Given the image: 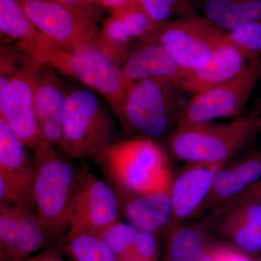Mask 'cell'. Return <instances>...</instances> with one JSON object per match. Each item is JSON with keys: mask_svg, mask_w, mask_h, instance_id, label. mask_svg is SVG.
Returning <instances> with one entry per match:
<instances>
[{"mask_svg": "<svg viewBox=\"0 0 261 261\" xmlns=\"http://www.w3.org/2000/svg\"><path fill=\"white\" fill-rule=\"evenodd\" d=\"M260 80V58L247 62L245 69L238 76L193 94L187 102L176 127L214 121L240 114Z\"/></svg>", "mask_w": 261, "mask_h": 261, "instance_id": "cell-8", "label": "cell"}, {"mask_svg": "<svg viewBox=\"0 0 261 261\" xmlns=\"http://www.w3.org/2000/svg\"><path fill=\"white\" fill-rule=\"evenodd\" d=\"M139 229L126 221L118 220L97 236L112 250L120 261H129Z\"/></svg>", "mask_w": 261, "mask_h": 261, "instance_id": "cell-26", "label": "cell"}, {"mask_svg": "<svg viewBox=\"0 0 261 261\" xmlns=\"http://www.w3.org/2000/svg\"><path fill=\"white\" fill-rule=\"evenodd\" d=\"M160 28L138 0H133L104 18L94 43L110 59L121 65L136 48L156 40Z\"/></svg>", "mask_w": 261, "mask_h": 261, "instance_id": "cell-11", "label": "cell"}, {"mask_svg": "<svg viewBox=\"0 0 261 261\" xmlns=\"http://www.w3.org/2000/svg\"><path fill=\"white\" fill-rule=\"evenodd\" d=\"M156 40L187 73L205 63L226 43L225 32L198 15L163 24Z\"/></svg>", "mask_w": 261, "mask_h": 261, "instance_id": "cell-9", "label": "cell"}, {"mask_svg": "<svg viewBox=\"0 0 261 261\" xmlns=\"http://www.w3.org/2000/svg\"><path fill=\"white\" fill-rule=\"evenodd\" d=\"M225 39L247 62L261 58V18L225 32Z\"/></svg>", "mask_w": 261, "mask_h": 261, "instance_id": "cell-27", "label": "cell"}, {"mask_svg": "<svg viewBox=\"0 0 261 261\" xmlns=\"http://www.w3.org/2000/svg\"><path fill=\"white\" fill-rule=\"evenodd\" d=\"M226 163H187L173 176L172 219L169 231L199 214L218 171Z\"/></svg>", "mask_w": 261, "mask_h": 261, "instance_id": "cell-17", "label": "cell"}, {"mask_svg": "<svg viewBox=\"0 0 261 261\" xmlns=\"http://www.w3.org/2000/svg\"><path fill=\"white\" fill-rule=\"evenodd\" d=\"M38 30L51 42L67 48L93 43L104 9L97 3L74 5L56 0H18Z\"/></svg>", "mask_w": 261, "mask_h": 261, "instance_id": "cell-7", "label": "cell"}, {"mask_svg": "<svg viewBox=\"0 0 261 261\" xmlns=\"http://www.w3.org/2000/svg\"><path fill=\"white\" fill-rule=\"evenodd\" d=\"M177 82L149 79L134 82L116 116L123 127L154 140L177 126L189 99Z\"/></svg>", "mask_w": 261, "mask_h": 261, "instance_id": "cell-4", "label": "cell"}, {"mask_svg": "<svg viewBox=\"0 0 261 261\" xmlns=\"http://www.w3.org/2000/svg\"><path fill=\"white\" fill-rule=\"evenodd\" d=\"M118 191L147 193L171 189L166 152L154 140L136 137L115 142L100 162Z\"/></svg>", "mask_w": 261, "mask_h": 261, "instance_id": "cell-5", "label": "cell"}, {"mask_svg": "<svg viewBox=\"0 0 261 261\" xmlns=\"http://www.w3.org/2000/svg\"><path fill=\"white\" fill-rule=\"evenodd\" d=\"M261 178V148H248L223 165L200 213L224 208Z\"/></svg>", "mask_w": 261, "mask_h": 261, "instance_id": "cell-16", "label": "cell"}, {"mask_svg": "<svg viewBox=\"0 0 261 261\" xmlns=\"http://www.w3.org/2000/svg\"><path fill=\"white\" fill-rule=\"evenodd\" d=\"M198 3L204 17L224 32L261 18V0H198Z\"/></svg>", "mask_w": 261, "mask_h": 261, "instance_id": "cell-24", "label": "cell"}, {"mask_svg": "<svg viewBox=\"0 0 261 261\" xmlns=\"http://www.w3.org/2000/svg\"><path fill=\"white\" fill-rule=\"evenodd\" d=\"M260 135L261 136V132H260Z\"/></svg>", "mask_w": 261, "mask_h": 261, "instance_id": "cell-38", "label": "cell"}, {"mask_svg": "<svg viewBox=\"0 0 261 261\" xmlns=\"http://www.w3.org/2000/svg\"><path fill=\"white\" fill-rule=\"evenodd\" d=\"M261 132V115L252 112L228 123L178 126L168 135L173 155L186 163H226L250 148Z\"/></svg>", "mask_w": 261, "mask_h": 261, "instance_id": "cell-1", "label": "cell"}, {"mask_svg": "<svg viewBox=\"0 0 261 261\" xmlns=\"http://www.w3.org/2000/svg\"><path fill=\"white\" fill-rule=\"evenodd\" d=\"M56 1L74 5L89 4V3H95V0H56Z\"/></svg>", "mask_w": 261, "mask_h": 261, "instance_id": "cell-36", "label": "cell"}, {"mask_svg": "<svg viewBox=\"0 0 261 261\" xmlns=\"http://www.w3.org/2000/svg\"><path fill=\"white\" fill-rule=\"evenodd\" d=\"M120 211L119 198L112 187L82 166L70 208L67 241L84 233L97 235L119 220Z\"/></svg>", "mask_w": 261, "mask_h": 261, "instance_id": "cell-10", "label": "cell"}, {"mask_svg": "<svg viewBox=\"0 0 261 261\" xmlns=\"http://www.w3.org/2000/svg\"><path fill=\"white\" fill-rule=\"evenodd\" d=\"M65 155L100 163L115 143L116 127L107 106L94 91L79 89L70 92L62 118Z\"/></svg>", "mask_w": 261, "mask_h": 261, "instance_id": "cell-6", "label": "cell"}, {"mask_svg": "<svg viewBox=\"0 0 261 261\" xmlns=\"http://www.w3.org/2000/svg\"><path fill=\"white\" fill-rule=\"evenodd\" d=\"M0 32L6 44H13L37 61L44 36L32 23L18 0H0Z\"/></svg>", "mask_w": 261, "mask_h": 261, "instance_id": "cell-22", "label": "cell"}, {"mask_svg": "<svg viewBox=\"0 0 261 261\" xmlns=\"http://www.w3.org/2000/svg\"><path fill=\"white\" fill-rule=\"evenodd\" d=\"M154 23L160 27L179 19L197 15L198 0H138Z\"/></svg>", "mask_w": 261, "mask_h": 261, "instance_id": "cell-25", "label": "cell"}, {"mask_svg": "<svg viewBox=\"0 0 261 261\" xmlns=\"http://www.w3.org/2000/svg\"><path fill=\"white\" fill-rule=\"evenodd\" d=\"M51 240L32 209L22 204L0 201V243L3 257L24 261Z\"/></svg>", "mask_w": 261, "mask_h": 261, "instance_id": "cell-14", "label": "cell"}, {"mask_svg": "<svg viewBox=\"0 0 261 261\" xmlns=\"http://www.w3.org/2000/svg\"><path fill=\"white\" fill-rule=\"evenodd\" d=\"M218 212L202 221L186 222L167 233L163 261H214L211 231Z\"/></svg>", "mask_w": 261, "mask_h": 261, "instance_id": "cell-19", "label": "cell"}, {"mask_svg": "<svg viewBox=\"0 0 261 261\" xmlns=\"http://www.w3.org/2000/svg\"><path fill=\"white\" fill-rule=\"evenodd\" d=\"M118 192L121 211L128 222L139 230L167 234L172 219L171 189L142 194Z\"/></svg>", "mask_w": 261, "mask_h": 261, "instance_id": "cell-18", "label": "cell"}, {"mask_svg": "<svg viewBox=\"0 0 261 261\" xmlns=\"http://www.w3.org/2000/svg\"><path fill=\"white\" fill-rule=\"evenodd\" d=\"M68 94L47 63L39 62L34 78V100L38 122L54 120L62 123Z\"/></svg>", "mask_w": 261, "mask_h": 261, "instance_id": "cell-23", "label": "cell"}, {"mask_svg": "<svg viewBox=\"0 0 261 261\" xmlns=\"http://www.w3.org/2000/svg\"><path fill=\"white\" fill-rule=\"evenodd\" d=\"M260 66H261V58H260ZM253 111V112H255V113H258V114L261 115V91H260V95H259L258 98H257L256 107H255V109H254V111Z\"/></svg>", "mask_w": 261, "mask_h": 261, "instance_id": "cell-37", "label": "cell"}, {"mask_svg": "<svg viewBox=\"0 0 261 261\" xmlns=\"http://www.w3.org/2000/svg\"><path fill=\"white\" fill-rule=\"evenodd\" d=\"M159 252L157 235L139 230L129 261H157Z\"/></svg>", "mask_w": 261, "mask_h": 261, "instance_id": "cell-30", "label": "cell"}, {"mask_svg": "<svg viewBox=\"0 0 261 261\" xmlns=\"http://www.w3.org/2000/svg\"><path fill=\"white\" fill-rule=\"evenodd\" d=\"M39 129L43 139L51 147L59 149L65 154V138L63 125L54 120H46L39 122Z\"/></svg>", "mask_w": 261, "mask_h": 261, "instance_id": "cell-31", "label": "cell"}, {"mask_svg": "<svg viewBox=\"0 0 261 261\" xmlns=\"http://www.w3.org/2000/svg\"><path fill=\"white\" fill-rule=\"evenodd\" d=\"M246 61L226 42L205 63L188 72L180 86L187 93H198L238 76L246 67Z\"/></svg>", "mask_w": 261, "mask_h": 261, "instance_id": "cell-21", "label": "cell"}, {"mask_svg": "<svg viewBox=\"0 0 261 261\" xmlns=\"http://www.w3.org/2000/svg\"><path fill=\"white\" fill-rule=\"evenodd\" d=\"M34 212L50 239L68 232L80 169L44 141L33 149Z\"/></svg>", "mask_w": 261, "mask_h": 261, "instance_id": "cell-2", "label": "cell"}, {"mask_svg": "<svg viewBox=\"0 0 261 261\" xmlns=\"http://www.w3.org/2000/svg\"><path fill=\"white\" fill-rule=\"evenodd\" d=\"M35 61L13 44H2L0 49V91L15 76Z\"/></svg>", "mask_w": 261, "mask_h": 261, "instance_id": "cell-29", "label": "cell"}, {"mask_svg": "<svg viewBox=\"0 0 261 261\" xmlns=\"http://www.w3.org/2000/svg\"><path fill=\"white\" fill-rule=\"evenodd\" d=\"M213 228L226 244L261 261V201L243 198L220 209Z\"/></svg>", "mask_w": 261, "mask_h": 261, "instance_id": "cell-15", "label": "cell"}, {"mask_svg": "<svg viewBox=\"0 0 261 261\" xmlns=\"http://www.w3.org/2000/svg\"><path fill=\"white\" fill-rule=\"evenodd\" d=\"M243 198H253L261 201V178L255 185H254L247 192H245L238 200Z\"/></svg>", "mask_w": 261, "mask_h": 261, "instance_id": "cell-34", "label": "cell"}, {"mask_svg": "<svg viewBox=\"0 0 261 261\" xmlns=\"http://www.w3.org/2000/svg\"><path fill=\"white\" fill-rule=\"evenodd\" d=\"M68 250L76 261H120L97 235L84 233L68 240Z\"/></svg>", "mask_w": 261, "mask_h": 261, "instance_id": "cell-28", "label": "cell"}, {"mask_svg": "<svg viewBox=\"0 0 261 261\" xmlns=\"http://www.w3.org/2000/svg\"><path fill=\"white\" fill-rule=\"evenodd\" d=\"M38 63L34 61L0 91V118L32 149L45 141L34 107V78Z\"/></svg>", "mask_w": 261, "mask_h": 261, "instance_id": "cell-12", "label": "cell"}, {"mask_svg": "<svg viewBox=\"0 0 261 261\" xmlns=\"http://www.w3.org/2000/svg\"><path fill=\"white\" fill-rule=\"evenodd\" d=\"M133 0H95V3L100 5L105 9L113 10L118 9L125 5L129 4Z\"/></svg>", "mask_w": 261, "mask_h": 261, "instance_id": "cell-33", "label": "cell"}, {"mask_svg": "<svg viewBox=\"0 0 261 261\" xmlns=\"http://www.w3.org/2000/svg\"><path fill=\"white\" fill-rule=\"evenodd\" d=\"M27 145L0 118V201L22 204L34 211V161Z\"/></svg>", "mask_w": 261, "mask_h": 261, "instance_id": "cell-13", "label": "cell"}, {"mask_svg": "<svg viewBox=\"0 0 261 261\" xmlns=\"http://www.w3.org/2000/svg\"><path fill=\"white\" fill-rule=\"evenodd\" d=\"M24 261H61L59 255L55 250H47L37 256Z\"/></svg>", "mask_w": 261, "mask_h": 261, "instance_id": "cell-35", "label": "cell"}, {"mask_svg": "<svg viewBox=\"0 0 261 261\" xmlns=\"http://www.w3.org/2000/svg\"><path fill=\"white\" fill-rule=\"evenodd\" d=\"M37 61L50 65L56 71L100 94L116 114L134 84L124 76L121 65L110 59L94 42L67 48L44 37Z\"/></svg>", "mask_w": 261, "mask_h": 261, "instance_id": "cell-3", "label": "cell"}, {"mask_svg": "<svg viewBox=\"0 0 261 261\" xmlns=\"http://www.w3.org/2000/svg\"><path fill=\"white\" fill-rule=\"evenodd\" d=\"M121 68L124 76L133 82L162 79L180 84L187 73L157 40L136 48Z\"/></svg>", "mask_w": 261, "mask_h": 261, "instance_id": "cell-20", "label": "cell"}, {"mask_svg": "<svg viewBox=\"0 0 261 261\" xmlns=\"http://www.w3.org/2000/svg\"><path fill=\"white\" fill-rule=\"evenodd\" d=\"M214 261H260L245 255L227 244L215 243L213 250Z\"/></svg>", "mask_w": 261, "mask_h": 261, "instance_id": "cell-32", "label": "cell"}]
</instances>
